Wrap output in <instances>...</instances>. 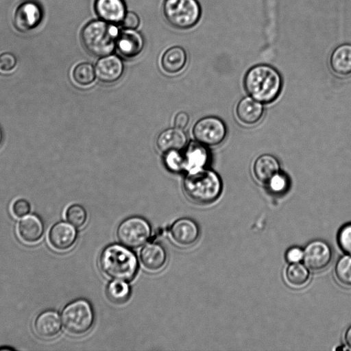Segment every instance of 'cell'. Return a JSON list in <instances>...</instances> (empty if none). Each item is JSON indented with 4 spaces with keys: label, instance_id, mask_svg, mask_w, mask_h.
<instances>
[{
    "label": "cell",
    "instance_id": "cell-10",
    "mask_svg": "<svg viewBox=\"0 0 351 351\" xmlns=\"http://www.w3.org/2000/svg\"><path fill=\"white\" fill-rule=\"evenodd\" d=\"M43 18V10L40 5L32 0L21 3L14 15L15 28L21 32H27L36 27Z\"/></svg>",
    "mask_w": 351,
    "mask_h": 351
},
{
    "label": "cell",
    "instance_id": "cell-34",
    "mask_svg": "<svg viewBox=\"0 0 351 351\" xmlns=\"http://www.w3.org/2000/svg\"><path fill=\"white\" fill-rule=\"evenodd\" d=\"M304 249L298 246L289 247L285 253V259L289 263H297L303 261Z\"/></svg>",
    "mask_w": 351,
    "mask_h": 351
},
{
    "label": "cell",
    "instance_id": "cell-7",
    "mask_svg": "<svg viewBox=\"0 0 351 351\" xmlns=\"http://www.w3.org/2000/svg\"><path fill=\"white\" fill-rule=\"evenodd\" d=\"M151 227L143 217H131L123 220L118 226L117 236L123 245L136 248L144 243L151 237Z\"/></svg>",
    "mask_w": 351,
    "mask_h": 351
},
{
    "label": "cell",
    "instance_id": "cell-15",
    "mask_svg": "<svg viewBox=\"0 0 351 351\" xmlns=\"http://www.w3.org/2000/svg\"><path fill=\"white\" fill-rule=\"evenodd\" d=\"M95 75L101 82L111 83L118 80L123 72L121 60L116 56L101 58L95 65Z\"/></svg>",
    "mask_w": 351,
    "mask_h": 351
},
{
    "label": "cell",
    "instance_id": "cell-40",
    "mask_svg": "<svg viewBox=\"0 0 351 351\" xmlns=\"http://www.w3.org/2000/svg\"><path fill=\"white\" fill-rule=\"evenodd\" d=\"M1 139H2V132H1V128H0V143L1 141Z\"/></svg>",
    "mask_w": 351,
    "mask_h": 351
},
{
    "label": "cell",
    "instance_id": "cell-38",
    "mask_svg": "<svg viewBox=\"0 0 351 351\" xmlns=\"http://www.w3.org/2000/svg\"><path fill=\"white\" fill-rule=\"evenodd\" d=\"M344 340L347 346L351 349V325L346 329L345 332Z\"/></svg>",
    "mask_w": 351,
    "mask_h": 351
},
{
    "label": "cell",
    "instance_id": "cell-17",
    "mask_svg": "<svg viewBox=\"0 0 351 351\" xmlns=\"http://www.w3.org/2000/svg\"><path fill=\"white\" fill-rule=\"evenodd\" d=\"M95 10L98 16L110 23H119L125 14L123 0H95Z\"/></svg>",
    "mask_w": 351,
    "mask_h": 351
},
{
    "label": "cell",
    "instance_id": "cell-3",
    "mask_svg": "<svg viewBox=\"0 0 351 351\" xmlns=\"http://www.w3.org/2000/svg\"><path fill=\"white\" fill-rule=\"evenodd\" d=\"M184 192L192 202L209 204L216 201L222 191V182L214 171L201 169L190 171L183 182Z\"/></svg>",
    "mask_w": 351,
    "mask_h": 351
},
{
    "label": "cell",
    "instance_id": "cell-23",
    "mask_svg": "<svg viewBox=\"0 0 351 351\" xmlns=\"http://www.w3.org/2000/svg\"><path fill=\"white\" fill-rule=\"evenodd\" d=\"M208 157V152L202 144L191 143L184 155V169L189 172L203 169Z\"/></svg>",
    "mask_w": 351,
    "mask_h": 351
},
{
    "label": "cell",
    "instance_id": "cell-35",
    "mask_svg": "<svg viewBox=\"0 0 351 351\" xmlns=\"http://www.w3.org/2000/svg\"><path fill=\"white\" fill-rule=\"evenodd\" d=\"M16 64L15 56L9 52L0 55V69L3 71H12Z\"/></svg>",
    "mask_w": 351,
    "mask_h": 351
},
{
    "label": "cell",
    "instance_id": "cell-37",
    "mask_svg": "<svg viewBox=\"0 0 351 351\" xmlns=\"http://www.w3.org/2000/svg\"><path fill=\"white\" fill-rule=\"evenodd\" d=\"M189 117L186 112H180L178 113L174 119V125L176 128L183 129L189 123Z\"/></svg>",
    "mask_w": 351,
    "mask_h": 351
},
{
    "label": "cell",
    "instance_id": "cell-1",
    "mask_svg": "<svg viewBox=\"0 0 351 351\" xmlns=\"http://www.w3.org/2000/svg\"><path fill=\"white\" fill-rule=\"evenodd\" d=\"M243 86L249 96L262 104H269L279 96L282 80L279 72L268 64H257L245 73Z\"/></svg>",
    "mask_w": 351,
    "mask_h": 351
},
{
    "label": "cell",
    "instance_id": "cell-22",
    "mask_svg": "<svg viewBox=\"0 0 351 351\" xmlns=\"http://www.w3.org/2000/svg\"><path fill=\"white\" fill-rule=\"evenodd\" d=\"M278 159L269 154L259 156L253 165V173L256 179L266 184L271 177L280 171Z\"/></svg>",
    "mask_w": 351,
    "mask_h": 351
},
{
    "label": "cell",
    "instance_id": "cell-6",
    "mask_svg": "<svg viewBox=\"0 0 351 351\" xmlns=\"http://www.w3.org/2000/svg\"><path fill=\"white\" fill-rule=\"evenodd\" d=\"M163 14L171 25L184 29L192 27L198 22L201 10L196 0H166Z\"/></svg>",
    "mask_w": 351,
    "mask_h": 351
},
{
    "label": "cell",
    "instance_id": "cell-16",
    "mask_svg": "<svg viewBox=\"0 0 351 351\" xmlns=\"http://www.w3.org/2000/svg\"><path fill=\"white\" fill-rule=\"evenodd\" d=\"M140 261L143 266L150 271L161 270L167 262V252L158 243L145 245L140 252Z\"/></svg>",
    "mask_w": 351,
    "mask_h": 351
},
{
    "label": "cell",
    "instance_id": "cell-39",
    "mask_svg": "<svg viewBox=\"0 0 351 351\" xmlns=\"http://www.w3.org/2000/svg\"><path fill=\"white\" fill-rule=\"evenodd\" d=\"M14 350L12 348H10V347H3V348H0V351H2V350Z\"/></svg>",
    "mask_w": 351,
    "mask_h": 351
},
{
    "label": "cell",
    "instance_id": "cell-11",
    "mask_svg": "<svg viewBox=\"0 0 351 351\" xmlns=\"http://www.w3.org/2000/svg\"><path fill=\"white\" fill-rule=\"evenodd\" d=\"M169 232L173 243L186 247L193 245L198 239L199 228L193 219L181 218L172 224Z\"/></svg>",
    "mask_w": 351,
    "mask_h": 351
},
{
    "label": "cell",
    "instance_id": "cell-9",
    "mask_svg": "<svg viewBox=\"0 0 351 351\" xmlns=\"http://www.w3.org/2000/svg\"><path fill=\"white\" fill-rule=\"evenodd\" d=\"M332 257V247L324 240H313L304 249V263L308 269L315 271L326 269L331 263Z\"/></svg>",
    "mask_w": 351,
    "mask_h": 351
},
{
    "label": "cell",
    "instance_id": "cell-8",
    "mask_svg": "<svg viewBox=\"0 0 351 351\" xmlns=\"http://www.w3.org/2000/svg\"><path fill=\"white\" fill-rule=\"evenodd\" d=\"M193 134L197 141L203 145L216 146L226 138L227 128L219 118L206 117L196 122Z\"/></svg>",
    "mask_w": 351,
    "mask_h": 351
},
{
    "label": "cell",
    "instance_id": "cell-24",
    "mask_svg": "<svg viewBox=\"0 0 351 351\" xmlns=\"http://www.w3.org/2000/svg\"><path fill=\"white\" fill-rule=\"evenodd\" d=\"M186 62V53L180 47L168 49L161 58L163 70L169 73H175L183 69Z\"/></svg>",
    "mask_w": 351,
    "mask_h": 351
},
{
    "label": "cell",
    "instance_id": "cell-20",
    "mask_svg": "<svg viewBox=\"0 0 351 351\" xmlns=\"http://www.w3.org/2000/svg\"><path fill=\"white\" fill-rule=\"evenodd\" d=\"M17 229L19 236L23 241L33 243L39 241L42 237L44 226L38 216L28 215L21 219Z\"/></svg>",
    "mask_w": 351,
    "mask_h": 351
},
{
    "label": "cell",
    "instance_id": "cell-27",
    "mask_svg": "<svg viewBox=\"0 0 351 351\" xmlns=\"http://www.w3.org/2000/svg\"><path fill=\"white\" fill-rule=\"evenodd\" d=\"M130 287L126 281L113 280L106 289L108 298L114 302L122 303L128 300L130 295Z\"/></svg>",
    "mask_w": 351,
    "mask_h": 351
},
{
    "label": "cell",
    "instance_id": "cell-19",
    "mask_svg": "<svg viewBox=\"0 0 351 351\" xmlns=\"http://www.w3.org/2000/svg\"><path fill=\"white\" fill-rule=\"evenodd\" d=\"M332 71L339 77L351 75V45L345 43L337 47L330 57Z\"/></svg>",
    "mask_w": 351,
    "mask_h": 351
},
{
    "label": "cell",
    "instance_id": "cell-33",
    "mask_svg": "<svg viewBox=\"0 0 351 351\" xmlns=\"http://www.w3.org/2000/svg\"><path fill=\"white\" fill-rule=\"evenodd\" d=\"M12 211L16 217H25L30 211V204L24 199H16L12 206Z\"/></svg>",
    "mask_w": 351,
    "mask_h": 351
},
{
    "label": "cell",
    "instance_id": "cell-18",
    "mask_svg": "<svg viewBox=\"0 0 351 351\" xmlns=\"http://www.w3.org/2000/svg\"><path fill=\"white\" fill-rule=\"evenodd\" d=\"M61 329L59 314L54 311H46L40 313L34 322V330L42 338H51Z\"/></svg>",
    "mask_w": 351,
    "mask_h": 351
},
{
    "label": "cell",
    "instance_id": "cell-21",
    "mask_svg": "<svg viewBox=\"0 0 351 351\" xmlns=\"http://www.w3.org/2000/svg\"><path fill=\"white\" fill-rule=\"evenodd\" d=\"M187 138L182 129L169 128L162 132L156 140L158 149L167 153L171 151H180L184 147Z\"/></svg>",
    "mask_w": 351,
    "mask_h": 351
},
{
    "label": "cell",
    "instance_id": "cell-36",
    "mask_svg": "<svg viewBox=\"0 0 351 351\" xmlns=\"http://www.w3.org/2000/svg\"><path fill=\"white\" fill-rule=\"evenodd\" d=\"M121 25L125 29H136L139 25V18L133 12L126 13L121 21Z\"/></svg>",
    "mask_w": 351,
    "mask_h": 351
},
{
    "label": "cell",
    "instance_id": "cell-14",
    "mask_svg": "<svg viewBox=\"0 0 351 351\" xmlns=\"http://www.w3.org/2000/svg\"><path fill=\"white\" fill-rule=\"evenodd\" d=\"M144 40L141 34L131 29H125L119 33L116 47L117 51L123 56L132 58L142 51Z\"/></svg>",
    "mask_w": 351,
    "mask_h": 351
},
{
    "label": "cell",
    "instance_id": "cell-25",
    "mask_svg": "<svg viewBox=\"0 0 351 351\" xmlns=\"http://www.w3.org/2000/svg\"><path fill=\"white\" fill-rule=\"evenodd\" d=\"M285 278L291 286L300 287L308 282L310 272L305 265L300 263H290L285 269Z\"/></svg>",
    "mask_w": 351,
    "mask_h": 351
},
{
    "label": "cell",
    "instance_id": "cell-32",
    "mask_svg": "<svg viewBox=\"0 0 351 351\" xmlns=\"http://www.w3.org/2000/svg\"><path fill=\"white\" fill-rule=\"evenodd\" d=\"M178 152L171 151L165 153V165L170 170L178 171L184 169V156L181 155Z\"/></svg>",
    "mask_w": 351,
    "mask_h": 351
},
{
    "label": "cell",
    "instance_id": "cell-28",
    "mask_svg": "<svg viewBox=\"0 0 351 351\" xmlns=\"http://www.w3.org/2000/svg\"><path fill=\"white\" fill-rule=\"evenodd\" d=\"M95 71L90 63L83 62L75 66L73 70V80L81 86L93 83L95 78Z\"/></svg>",
    "mask_w": 351,
    "mask_h": 351
},
{
    "label": "cell",
    "instance_id": "cell-2",
    "mask_svg": "<svg viewBox=\"0 0 351 351\" xmlns=\"http://www.w3.org/2000/svg\"><path fill=\"white\" fill-rule=\"evenodd\" d=\"M99 265L101 271L112 280L130 281L138 271V261L134 253L119 244H112L103 250Z\"/></svg>",
    "mask_w": 351,
    "mask_h": 351
},
{
    "label": "cell",
    "instance_id": "cell-31",
    "mask_svg": "<svg viewBox=\"0 0 351 351\" xmlns=\"http://www.w3.org/2000/svg\"><path fill=\"white\" fill-rule=\"evenodd\" d=\"M340 249L346 254L351 255V222L342 226L337 236Z\"/></svg>",
    "mask_w": 351,
    "mask_h": 351
},
{
    "label": "cell",
    "instance_id": "cell-4",
    "mask_svg": "<svg viewBox=\"0 0 351 351\" xmlns=\"http://www.w3.org/2000/svg\"><path fill=\"white\" fill-rule=\"evenodd\" d=\"M119 32L117 28L106 21H93L82 29L81 42L90 54L104 57L113 52Z\"/></svg>",
    "mask_w": 351,
    "mask_h": 351
},
{
    "label": "cell",
    "instance_id": "cell-5",
    "mask_svg": "<svg viewBox=\"0 0 351 351\" xmlns=\"http://www.w3.org/2000/svg\"><path fill=\"white\" fill-rule=\"evenodd\" d=\"M94 312L90 303L83 299L67 304L62 313V322L66 332L73 335L86 334L93 325Z\"/></svg>",
    "mask_w": 351,
    "mask_h": 351
},
{
    "label": "cell",
    "instance_id": "cell-26",
    "mask_svg": "<svg viewBox=\"0 0 351 351\" xmlns=\"http://www.w3.org/2000/svg\"><path fill=\"white\" fill-rule=\"evenodd\" d=\"M334 272L337 280L341 285L351 287V255L346 254L339 257Z\"/></svg>",
    "mask_w": 351,
    "mask_h": 351
},
{
    "label": "cell",
    "instance_id": "cell-29",
    "mask_svg": "<svg viewBox=\"0 0 351 351\" xmlns=\"http://www.w3.org/2000/svg\"><path fill=\"white\" fill-rule=\"evenodd\" d=\"M66 220L76 228L84 226L87 220L85 208L79 204H72L66 210Z\"/></svg>",
    "mask_w": 351,
    "mask_h": 351
},
{
    "label": "cell",
    "instance_id": "cell-13",
    "mask_svg": "<svg viewBox=\"0 0 351 351\" xmlns=\"http://www.w3.org/2000/svg\"><path fill=\"white\" fill-rule=\"evenodd\" d=\"M48 238L49 243L54 249L66 250L75 243L77 232L72 224L60 221L51 228Z\"/></svg>",
    "mask_w": 351,
    "mask_h": 351
},
{
    "label": "cell",
    "instance_id": "cell-12",
    "mask_svg": "<svg viewBox=\"0 0 351 351\" xmlns=\"http://www.w3.org/2000/svg\"><path fill=\"white\" fill-rule=\"evenodd\" d=\"M264 114V108L260 101L250 96L243 97L236 107V115L239 121L246 126L257 124Z\"/></svg>",
    "mask_w": 351,
    "mask_h": 351
},
{
    "label": "cell",
    "instance_id": "cell-30",
    "mask_svg": "<svg viewBox=\"0 0 351 351\" xmlns=\"http://www.w3.org/2000/svg\"><path fill=\"white\" fill-rule=\"evenodd\" d=\"M267 190L274 195H282L285 193L289 185V181L287 176L279 171L275 174L265 184Z\"/></svg>",
    "mask_w": 351,
    "mask_h": 351
}]
</instances>
